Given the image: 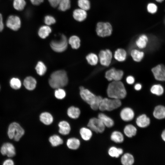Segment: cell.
<instances>
[{
  "label": "cell",
  "instance_id": "cell-1",
  "mask_svg": "<svg viewBox=\"0 0 165 165\" xmlns=\"http://www.w3.org/2000/svg\"><path fill=\"white\" fill-rule=\"evenodd\" d=\"M107 93L110 98L120 100L124 98L127 94L124 84L120 81H113L110 83L108 86Z\"/></svg>",
  "mask_w": 165,
  "mask_h": 165
},
{
  "label": "cell",
  "instance_id": "cell-19",
  "mask_svg": "<svg viewBox=\"0 0 165 165\" xmlns=\"http://www.w3.org/2000/svg\"><path fill=\"white\" fill-rule=\"evenodd\" d=\"M40 121L46 125H50L53 122V119L52 115L47 112H43L39 116Z\"/></svg>",
  "mask_w": 165,
  "mask_h": 165
},
{
  "label": "cell",
  "instance_id": "cell-14",
  "mask_svg": "<svg viewBox=\"0 0 165 165\" xmlns=\"http://www.w3.org/2000/svg\"><path fill=\"white\" fill-rule=\"evenodd\" d=\"M134 116V113L133 110L129 107L123 108L120 113L121 119L125 121H129L132 120Z\"/></svg>",
  "mask_w": 165,
  "mask_h": 165
},
{
  "label": "cell",
  "instance_id": "cell-18",
  "mask_svg": "<svg viewBox=\"0 0 165 165\" xmlns=\"http://www.w3.org/2000/svg\"><path fill=\"white\" fill-rule=\"evenodd\" d=\"M59 127V132L61 134L66 135L68 134L71 130V127L69 124L65 121L60 122L58 124Z\"/></svg>",
  "mask_w": 165,
  "mask_h": 165
},
{
  "label": "cell",
  "instance_id": "cell-45",
  "mask_svg": "<svg viewBox=\"0 0 165 165\" xmlns=\"http://www.w3.org/2000/svg\"><path fill=\"white\" fill-rule=\"evenodd\" d=\"M147 9L149 13L151 14H154L157 12L158 7L157 6L155 3H150L147 5Z\"/></svg>",
  "mask_w": 165,
  "mask_h": 165
},
{
  "label": "cell",
  "instance_id": "cell-31",
  "mask_svg": "<svg viewBox=\"0 0 165 165\" xmlns=\"http://www.w3.org/2000/svg\"><path fill=\"white\" fill-rule=\"evenodd\" d=\"M79 133L82 138L85 141L90 140L92 135L91 130L86 127L81 128L79 130Z\"/></svg>",
  "mask_w": 165,
  "mask_h": 165
},
{
  "label": "cell",
  "instance_id": "cell-33",
  "mask_svg": "<svg viewBox=\"0 0 165 165\" xmlns=\"http://www.w3.org/2000/svg\"><path fill=\"white\" fill-rule=\"evenodd\" d=\"M131 55L133 60L136 62L140 61L144 57V52L137 49H134L131 50Z\"/></svg>",
  "mask_w": 165,
  "mask_h": 165
},
{
  "label": "cell",
  "instance_id": "cell-52",
  "mask_svg": "<svg viewBox=\"0 0 165 165\" xmlns=\"http://www.w3.org/2000/svg\"><path fill=\"white\" fill-rule=\"evenodd\" d=\"M161 137L163 140L165 141V130L163 132Z\"/></svg>",
  "mask_w": 165,
  "mask_h": 165
},
{
  "label": "cell",
  "instance_id": "cell-40",
  "mask_svg": "<svg viewBox=\"0 0 165 165\" xmlns=\"http://www.w3.org/2000/svg\"><path fill=\"white\" fill-rule=\"evenodd\" d=\"M86 59L88 62L92 65H96L98 61V57L95 54L90 53L86 57Z\"/></svg>",
  "mask_w": 165,
  "mask_h": 165
},
{
  "label": "cell",
  "instance_id": "cell-29",
  "mask_svg": "<svg viewBox=\"0 0 165 165\" xmlns=\"http://www.w3.org/2000/svg\"><path fill=\"white\" fill-rule=\"evenodd\" d=\"M69 44L72 48L75 49H78L80 45V40L79 37L75 35L71 36L68 41Z\"/></svg>",
  "mask_w": 165,
  "mask_h": 165
},
{
  "label": "cell",
  "instance_id": "cell-23",
  "mask_svg": "<svg viewBox=\"0 0 165 165\" xmlns=\"http://www.w3.org/2000/svg\"><path fill=\"white\" fill-rule=\"evenodd\" d=\"M80 145V141L77 138H69L67 140L66 145L68 147L72 150H76Z\"/></svg>",
  "mask_w": 165,
  "mask_h": 165
},
{
  "label": "cell",
  "instance_id": "cell-50",
  "mask_svg": "<svg viewBox=\"0 0 165 165\" xmlns=\"http://www.w3.org/2000/svg\"><path fill=\"white\" fill-rule=\"evenodd\" d=\"M34 6H38L43 2L44 0H29Z\"/></svg>",
  "mask_w": 165,
  "mask_h": 165
},
{
  "label": "cell",
  "instance_id": "cell-10",
  "mask_svg": "<svg viewBox=\"0 0 165 165\" xmlns=\"http://www.w3.org/2000/svg\"><path fill=\"white\" fill-rule=\"evenodd\" d=\"M112 58V53L109 50H102L99 54L98 59L101 64L103 66H109L111 63Z\"/></svg>",
  "mask_w": 165,
  "mask_h": 165
},
{
  "label": "cell",
  "instance_id": "cell-39",
  "mask_svg": "<svg viewBox=\"0 0 165 165\" xmlns=\"http://www.w3.org/2000/svg\"><path fill=\"white\" fill-rule=\"evenodd\" d=\"M37 74L41 76L44 75L46 72L47 68L45 64L42 61H38L35 67Z\"/></svg>",
  "mask_w": 165,
  "mask_h": 165
},
{
  "label": "cell",
  "instance_id": "cell-2",
  "mask_svg": "<svg viewBox=\"0 0 165 165\" xmlns=\"http://www.w3.org/2000/svg\"><path fill=\"white\" fill-rule=\"evenodd\" d=\"M50 86L53 89L61 88L67 85L68 78L66 72L64 70H59L53 72L49 81Z\"/></svg>",
  "mask_w": 165,
  "mask_h": 165
},
{
  "label": "cell",
  "instance_id": "cell-9",
  "mask_svg": "<svg viewBox=\"0 0 165 165\" xmlns=\"http://www.w3.org/2000/svg\"><path fill=\"white\" fill-rule=\"evenodd\" d=\"M87 126L91 130L97 133H102L105 127L99 118L94 117L90 119Z\"/></svg>",
  "mask_w": 165,
  "mask_h": 165
},
{
  "label": "cell",
  "instance_id": "cell-20",
  "mask_svg": "<svg viewBox=\"0 0 165 165\" xmlns=\"http://www.w3.org/2000/svg\"><path fill=\"white\" fill-rule=\"evenodd\" d=\"M52 32L50 27L46 25L41 26L38 31L39 36L42 39H45Z\"/></svg>",
  "mask_w": 165,
  "mask_h": 165
},
{
  "label": "cell",
  "instance_id": "cell-17",
  "mask_svg": "<svg viewBox=\"0 0 165 165\" xmlns=\"http://www.w3.org/2000/svg\"><path fill=\"white\" fill-rule=\"evenodd\" d=\"M150 123L149 118L144 114H142L137 118L136 123L139 127L141 128L145 127L148 126Z\"/></svg>",
  "mask_w": 165,
  "mask_h": 165
},
{
  "label": "cell",
  "instance_id": "cell-27",
  "mask_svg": "<svg viewBox=\"0 0 165 165\" xmlns=\"http://www.w3.org/2000/svg\"><path fill=\"white\" fill-rule=\"evenodd\" d=\"M127 57V53L123 49L119 48L115 52L114 57L117 61L122 62L124 61Z\"/></svg>",
  "mask_w": 165,
  "mask_h": 165
},
{
  "label": "cell",
  "instance_id": "cell-6",
  "mask_svg": "<svg viewBox=\"0 0 165 165\" xmlns=\"http://www.w3.org/2000/svg\"><path fill=\"white\" fill-rule=\"evenodd\" d=\"M96 31L97 35L101 37L110 36L112 31V27L108 22H99L96 25Z\"/></svg>",
  "mask_w": 165,
  "mask_h": 165
},
{
  "label": "cell",
  "instance_id": "cell-25",
  "mask_svg": "<svg viewBox=\"0 0 165 165\" xmlns=\"http://www.w3.org/2000/svg\"><path fill=\"white\" fill-rule=\"evenodd\" d=\"M148 41L147 36L145 34H142L139 36L136 41V46L139 48L143 49L146 47Z\"/></svg>",
  "mask_w": 165,
  "mask_h": 165
},
{
  "label": "cell",
  "instance_id": "cell-34",
  "mask_svg": "<svg viewBox=\"0 0 165 165\" xmlns=\"http://www.w3.org/2000/svg\"><path fill=\"white\" fill-rule=\"evenodd\" d=\"M111 140L116 143H121L124 140V137L122 133L119 131H113L111 135Z\"/></svg>",
  "mask_w": 165,
  "mask_h": 165
},
{
  "label": "cell",
  "instance_id": "cell-22",
  "mask_svg": "<svg viewBox=\"0 0 165 165\" xmlns=\"http://www.w3.org/2000/svg\"><path fill=\"white\" fill-rule=\"evenodd\" d=\"M153 115L156 119H164L165 118V107L162 105L156 106L153 111Z\"/></svg>",
  "mask_w": 165,
  "mask_h": 165
},
{
  "label": "cell",
  "instance_id": "cell-49",
  "mask_svg": "<svg viewBox=\"0 0 165 165\" xmlns=\"http://www.w3.org/2000/svg\"><path fill=\"white\" fill-rule=\"evenodd\" d=\"M135 79L134 77L132 76H129L126 78L127 82L129 84H132L134 82Z\"/></svg>",
  "mask_w": 165,
  "mask_h": 165
},
{
  "label": "cell",
  "instance_id": "cell-48",
  "mask_svg": "<svg viewBox=\"0 0 165 165\" xmlns=\"http://www.w3.org/2000/svg\"><path fill=\"white\" fill-rule=\"evenodd\" d=\"M51 6L55 8L58 6L61 0H48Z\"/></svg>",
  "mask_w": 165,
  "mask_h": 165
},
{
  "label": "cell",
  "instance_id": "cell-36",
  "mask_svg": "<svg viewBox=\"0 0 165 165\" xmlns=\"http://www.w3.org/2000/svg\"><path fill=\"white\" fill-rule=\"evenodd\" d=\"M164 88L160 84L153 85L150 89V91L152 94L157 96L162 95L164 93Z\"/></svg>",
  "mask_w": 165,
  "mask_h": 165
},
{
  "label": "cell",
  "instance_id": "cell-43",
  "mask_svg": "<svg viewBox=\"0 0 165 165\" xmlns=\"http://www.w3.org/2000/svg\"><path fill=\"white\" fill-rule=\"evenodd\" d=\"M103 98L100 96H97L94 102L90 105L91 108L94 110H96L99 109V106Z\"/></svg>",
  "mask_w": 165,
  "mask_h": 165
},
{
  "label": "cell",
  "instance_id": "cell-47",
  "mask_svg": "<svg viewBox=\"0 0 165 165\" xmlns=\"http://www.w3.org/2000/svg\"><path fill=\"white\" fill-rule=\"evenodd\" d=\"M5 26L3 15L0 13V32L4 30Z\"/></svg>",
  "mask_w": 165,
  "mask_h": 165
},
{
  "label": "cell",
  "instance_id": "cell-8",
  "mask_svg": "<svg viewBox=\"0 0 165 165\" xmlns=\"http://www.w3.org/2000/svg\"><path fill=\"white\" fill-rule=\"evenodd\" d=\"M68 43L66 36L64 35H62L59 40H52L50 42V46L55 52H62L67 48Z\"/></svg>",
  "mask_w": 165,
  "mask_h": 165
},
{
  "label": "cell",
  "instance_id": "cell-42",
  "mask_svg": "<svg viewBox=\"0 0 165 165\" xmlns=\"http://www.w3.org/2000/svg\"><path fill=\"white\" fill-rule=\"evenodd\" d=\"M54 92L55 97L59 99H64L66 96V94L64 90L61 88L56 89Z\"/></svg>",
  "mask_w": 165,
  "mask_h": 165
},
{
  "label": "cell",
  "instance_id": "cell-21",
  "mask_svg": "<svg viewBox=\"0 0 165 165\" xmlns=\"http://www.w3.org/2000/svg\"><path fill=\"white\" fill-rule=\"evenodd\" d=\"M98 118L102 121L105 127H111L114 124L113 119L103 113H99L98 115Z\"/></svg>",
  "mask_w": 165,
  "mask_h": 165
},
{
  "label": "cell",
  "instance_id": "cell-15",
  "mask_svg": "<svg viewBox=\"0 0 165 165\" xmlns=\"http://www.w3.org/2000/svg\"><path fill=\"white\" fill-rule=\"evenodd\" d=\"M72 16L75 20L81 22L86 18L87 13L86 11L79 8L75 9L73 11Z\"/></svg>",
  "mask_w": 165,
  "mask_h": 165
},
{
  "label": "cell",
  "instance_id": "cell-46",
  "mask_svg": "<svg viewBox=\"0 0 165 165\" xmlns=\"http://www.w3.org/2000/svg\"><path fill=\"white\" fill-rule=\"evenodd\" d=\"M2 165H14L15 163L14 160L12 158H7L3 161Z\"/></svg>",
  "mask_w": 165,
  "mask_h": 165
},
{
  "label": "cell",
  "instance_id": "cell-7",
  "mask_svg": "<svg viewBox=\"0 0 165 165\" xmlns=\"http://www.w3.org/2000/svg\"><path fill=\"white\" fill-rule=\"evenodd\" d=\"M0 152L3 156L13 158L16 155V149L14 144L9 141L4 142L0 148Z\"/></svg>",
  "mask_w": 165,
  "mask_h": 165
},
{
  "label": "cell",
  "instance_id": "cell-35",
  "mask_svg": "<svg viewBox=\"0 0 165 165\" xmlns=\"http://www.w3.org/2000/svg\"><path fill=\"white\" fill-rule=\"evenodd\" d=\"M49 141L53 147H56L63 144V140L58 135H54L50 136L49 139Z\"/></svg>",
  "mask_w": 165,
  "mask_h": 165
},
{
  "label": "cell",
  "instance_id": "cell-12",
  "mask_svg": "<svg viewBox=\"0 0 165 165\" xmlns=\"http://www.w3.org/2000/svg\"><path fill=\"white\" fill-rule=\"evenodd\" d=\"M155 79L159 81H165V67L163 64H159L151 70Z\"/></svg>",
  "mask_w": 165,
  "mask_h": 165
},
{
  "label": "cell",
  "instance_id": "cell-3",
  "mask_svg": "<svg viewBox=\"0 0 165 165\" xmlns=\"http://www.w3.org/2000/svg\"><path fill=\"white\" fill-rule=\"evenodd\" d=\"M25 133L24 127L19 123L13 121L11 122L7 128V137L11 142H19L24 135Z\"/></svg>",
  "mask_w": 165,
  "mask_h": 165
},
{
  "label": "cell",
  "instance_id": "cell-26",
  "mask_svg": "<svg viewBox=\"0 0 165 165\" xmlns=\"http://www.w3.org/2000/svg\"><path fill=\"white\" fill-rule=\"evenodd\" d=\"M67 114L70 118L73 119H76L79 117L80 114V110L77 107L72 106L68 109Z\"/></svg>",
  "mask_w": 165,
  "mask_h": 165
},
{
  "label": "cell",
  "instance_id": "cell-38",
  "mask_svg": "<svg viewBox=\"0 0 165 165\" xmlns=\"http://www.w3.org/2000/svg\"><path fill=\"white\" fill-rule=\"evenodd\" d=\"M71 6L70 0H61L58 6L59 10L65 11L69 9Z\"/></svg>",
  "mask_w": 165,
  "mask_h": 165
},
{
  "label": "cell",
  "instance_id": "cell-41",
  "mask_svg": "<svg viewBox=\"0 0 165 165\" xmlns=\"http://www.w3.org/2000/svg\"><path fill=\"white\" fill-rule=\"evenodd\" d=\"M77 4L79 8L86 11L90 8V3L89 0H78Z\"/></svg>",
  "mask_w": 165,
  "mask_h": 165
},
{
  "label": "cell",
  "instance_id": "cell-53",
  "mask_svg": "<svg viewBox=\"0 0 165 165\" xmlns=\"http://www.w3.org/2000/svg\"><path fill=\"white\" fill-rule=\"evenodd\" d=\"M155 0L157 2H160V3L161 2L164 1V0Z\"/></svg>",
  "mask_w": 165,
  "mask_h": 165
},
{
  "label": "cell",
  "instance_id": "cell-16",
  "mask_svg": "<svg viewBox=\"0 0 165 165\" xmlns=\"http://www.w3.org/2000/svg\"><path fill=\"white\" fill-rule=\"evenodd\" d=\"M37 81L33 77L28 76L24 80L23 84L25 88L28 90H32L36 87Z\"/></svg>",
  "mask_w": 165,
  "mask_h": 165
},
{
  "label": "cell",
  "instance_id": "cell-51",
  "mask_svg": "<svg viewBox=\"0 0 165 165\" xmlns=\"http://www.w3.org/2000/svg\"><path fill=\"white\" fill-rule=\"evenodd\" d=\"M134 89L137 90H140L142 88L141 85L140 83H137L134 86Z\"/></svg>",
  "mask_w": 165,
  "mask_h": 165
},
{
  "label": "cell",
  "instance_id": "cell-54",
  "mask_svg": "<svg viewBox=\"0 0 165 165\" xmlns=\"http://www.w3.org/2000/svg\"><path fill=\"white\" fill-rule=\"evenodd\" d=\"M0 89H1V86H0Z\"/></svg>",
  "mask_w": 165,
  "mask_h": 165
},
{
  "label": "cell",
  "instance_id": "cell-4",
  "mask_svg": "<svg viewBox=\"0 0 165 165\" xmlns=\"http://www.w3.org/2000/svg\"><path fill=\"white\" fill-rule=\"evenodd\" d=\"M122 103L120 99L114 98H103L99 106L101 111H111L119 107Z\"/></svg>",
  "mask_w": 165,
  "mask_h": 165
},
{
  "label": "cell",
  "instance_id": "cell-13",
  "mask_svg": "<svg viewBox=\"0 0 165 165\" xmlns=\"http://www.w3.org/2000/svg\"><path fill=\"white\" fill-rule=\"evenodd\" d=\"M80 95L83 100L90 105L94 103L97 96L88 89L85 88L80 90Z\"/></svg>",
  "mask_w": 165,
  "mask_h": 165
},
{
  "label": "cell",
  "instance_id": "cell-32",
  "mask_svg": "<svg viewBox=\"0 0 165 165\" xmlns=\"http://www.w3.org/2000/svg\"><path fill=\"white\" fill-rule=\"evenodd\" d=\"M9 84L10 87L12 89L16 90L20 89L22 85L20 79L16 77L12 78L9 80Z\"/></svg>",
  "mask_w": 165,
  "mask_h": 165
},
{
  "label": "cell",
  "instance_id": "cell-5",
  "mask_svg": "<svg viewBox=\"0 0 165 165\" xmlns=\"http://www.w3.org/2000/svg\"><path fill=\"white\" fill-rule=\"evenodd\" d=\"M21 25V19L16 14H12L8 16L5 23V25L7 28L14 31H18Z\"/></svg>",
  "mask_w": 165,
  "mask_h": 165
},
{
  "label": "cell",
  "instance_id": "cell-28",
  "mask_svg": "<svg viewBox=\"0 0 165 165\" xmlns=\"http://www.w3.org/2000/svg\"><path fill=\"white\" fill-rule=\"evenodd\" d=\"M137 130L133 125L129 124L126 125L123 130L125 135L129 138L134 136L136 134Z\"/></svg>",
  "mask_w": 165,
  "mask_h": 165
},
{
  "label": "cell",
  "instance_id": "cell-24",
  "mask_svg": "<svg viewBox=\"0 0 165 165\" xmlns=\"http://www.w3.org/2000/svg\"><path fill=\"white\" fill-rule=\"evenodd\" d=\"M26 4L25 0H13L12 6L14 10L20 12L24 9Z\"/></svg>",
  "mask_w": 165,
  "mask_h": 165
},
{
  "label": "cell",
  "instance_id": "cell-30",
  "mask_svg": "<svg viewBox=\"0 0 165 165\" xmlns=\"http://www.w3.org/2000/svg\"><path fill=\"white\" fill-rule=\"evenodd\" d=\"M121 161L123 165H131L134 162V157L130 154L126 153L121 157Z\"/></svg>",
  "mask_w": 165,
  "mask_h": 165
},
{
  "label": "cell",
  "instance_id": "cell-11",
  "mask_svg": "<svg viewBox=\"0 0 165 165\" xmlns=\"http://www.w3.org/2000/svg\"><path fill=\"white\" fill-rule=\"evenodd\" d=\"M123 75V72L122 71L112 68L106 71L105 77L109 81H118L121 80Z\"/></svg>",
  "mask_w": 165,
  "mask_h": 165
},
{
  "label": "cell",
  "instance_id": "cell-44",
  "mask_svg": "<svg viewBox=\"0 0 165 165\" xmlns=\"http://www.w3.org/2000/svg\"><path fill=\"white\" fill-rule=\"evenodd\" d=\"M56 22V19L54 17L52 16L47 15L44 17V22L45 25L50 26L54 24Z\"/></svg>",
  "mask_w": 165,
  "mask_h": 165
},
{
  "label": "cell",
  "instance_id": "cell-37",
  "mask_svg": "<svg viewBox=\"0 0 165 165\" xmlns=\"http://www.w3.org/2000/svg\"><path fill=\"white\" fill-rule=\"evenodd\" d=\"M123 150L121 148H117L115 147H112L108 150L109 155L112 157L118 158L123 153Z\"/></svg>",
  "mask_w": 165,
  "mask_h": 165
}]
</instances>
